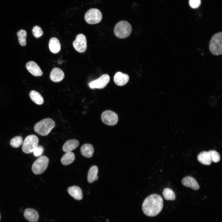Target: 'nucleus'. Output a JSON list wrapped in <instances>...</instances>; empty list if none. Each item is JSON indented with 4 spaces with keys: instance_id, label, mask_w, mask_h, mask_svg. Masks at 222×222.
Here are the masks:
<instances>
[{
    "instance_id": "obj_11",
    "label": "nucleus",
    "mask_w": 222,
    "mask_h": 222,
    "mask_svg": "<svg viewBox=\"0 0 222 222\" xmlns=\"http://www.w3.org/2000/svg\"><path fill=\"white\" fill-rule=\"evenodd\" d=\"M23 215L25 218L29 222H37L39 217L37 211L31 208L25 210Z\"/></svg>"
},
{
    "instance_id": "obj_13",
    "label": "nucleus",
    "mask_w": 222,
    "mask_h": 222,
    "mask_svg": "<svg viewBox=\"0 0 222 222\" xmlns=\"http://www.w3.org/2000/svg\"><path fill=\"white\" fill-rule=\"evenodd\" d=\"M113 79L114 82L117 85L122 86L128 82L129 77L127 74L119 72L115 74Z\"/></svg>"
},
{
    "instance_id": "obj_22",
    "label": "nucleus",
    "mask_w": 222,
    "mask_h": 222,
    "mask_svg": "<svg viewBox=\"0 0 222 222\" xmlns=\"http://www.w3.org/2000/svg\"><path fill=\"white\" fill-rule=\"evenodd\" d=\"M75 159V154L71 151L66 152L61 158V161L63 165H68L72 163Z\"/></svg>"
},
{
    "instance_id": "obj_31",
    "label": "nucleus",
    "mask_w": 222,
    "mask_h": 222,
    "mask_svg": "<svg viewBox=\"0 0 222 222\" xmlns=\"http://www.w3.org/2000/svg\"><path fill=\"white\" fill-rule=\"evenodd\" d=\"M0 218H1V216H0Z\"/></svg>"
},
{
    "instance_id": "obj_16",
    "label": "nucleus",
    "mask_w": 222,
    "mask_h": 222,
    "mask_svg": "<svg viewBox=\"0 0 222 222\" xmlns=\"http://www.w3.org/2000/svg\"><path fill=\"white\" fill-rule=\"evenodd\" d=\"M67 191L71 196L76 200H81L83 198L82 191L80 187L77 186L69 187Z\"/></svg>"
},
{
    "instance_id": "obj_18",
    "label": "nucleus",
    "mask_w": 222,
    "mask_h": 222,
    "mask_svg": "<svg viewBox=\"0 0 222 222\" xmlns=\"http://www.w3.org/2000/svg\"><path fill=\"white\" fill-rule=\"evenodd\" d=\"M49 47L51 52L54 54L58 53L61 49L60 41L57 38L55 37L51 38L50 39Z\"/></svg>"
},
{
    "instance_id": "obj_23",
    "label": "nucleus",
    "mask_w": 222,
    "mask_h": 222,
    "mask_svg": "<svg viewBox=\"0 0 222 222\" xmlns=\"http://www.w3.org/2000/svg\"><path fill=\"white\" fill-rule=\"evenodd\" d=\"M29 96L31 100L37 105H41L44 102L43 98L37 91L35 90L31 91L30 92Z\"/></svg>"
},
{
    "instance_id": "obj_8",
    "label": "nucleus",
    "mask_w": 222,
    "mask_h": 222,
    "mask_svg": "<svg viewBox=\"0 0 222 222\" xmlns=\"http://www.w3.org/2000/svg\"><path fill=\"white\" fill-rule=\"evenodd\" d=\"M101 119L104 124L109 125H114L118 121V117L117 113L109 110L105 111L102 113Z\"/></svg>"
},
{
    "instance_id": "obj_30",
    "label": "nucleus",
    "mask_w": 222,
    "mask_h": 222,
    "mask_svg": "<svg viewBox=\"0 0 222 222\" xmlns=\"http://www.w3.org/2000/svg\"><path fill=\"white\" fill-rule=\"evenodd\" d=\"M189 3L192 8H195L199 6L201 1L200 0H190Z\"/></svg>"
},
{
    "instance_id": "obj_26",
    "label": "nucleus",
    "mask_w": 222,
    "mask_h": 222,
    "mask_svg": "<svg viewBox=\"0 0 222 222\" xmlns=\"http://www.w3.org/2000/svg\"><path fill=\"white\" fill-rule=\"evenodd\" d=\"M23 138L21 136H18L11 139L10 144L11 146L17 148L19 147L23 143Z\"/></svg>"
},
{
    "instance_id": "obj_9",
    "label": "nucleus",
    "mask_w": 222,
    "mask_h": 222,
    "mask_svg": "<svg viewBox=\"0 0 222 222\" xmlns=\"http://www.w3.org/2000/svg\"><path fill=\"white\" fill-rule=\"evenodd\" d=\"M110 78L107 74L102 75L99 78L90 82L89 86L91 88L101 89L105 88L109 83Z\"/></svg>"
},
{
    "instance_id": "obj_6",
    "label": "nucleus",
    "mask_w": 222,
    "mask_h": 222,
    "mask_svg": "<svg viewBox=\"0 0 222 222\" xmlns=\"http://www.w3.org/2000/svg\"><path fill=\"white\" fill-rule=\"evenodd\" d=\"M48 158L45 156H41L33 163L32 170L36 175L43 173L46 169L49 163Z\"/></svg>"
},
{
    "instance_id": "obj_5",
    "label": "nucleus",
    "mask_w": 222,
    "mask_h": 222,
    "mask_svg": "<svg viewBox=\"0 0 222 222\" xmlns=\"http://www.w3.org/2000/svg\"><path fill=\"white\" fill-rule=\"evenodd\" d=\"M38 143L39 139L36 136L29 135L25 138L23 143L22 150L25 153H31L38 146Z\"/></svg>"
},
{
    "instance_id": "obj_25",
    "label": "nucleus",
    "mask_w": 222,
    "mask_h": 222,
    "mask_svg": "<svg viewBox=\"0 0 222 222\" xmlns=\"http://www.w3.org/2000/svg\"><path fill=\"white\" fill-rule=\"evenodd\" d=\"M164 199L167 200H174L176 198L175 194L171 189L166 188L164 189L162 192Z\"/></svg>"
},
{
    "instance_id": "obj_17",
    "label": "nucleus",
    "mask_w": 222,
    "mask_h": 222,
    "mask_svg": "<svg viewBox=\"0 0 222 222\" xmlns=\"http://www.w3.org/2000/svg\"><path fill=\"white\" fill-rule=\"evenodd\" d=\"M79 141L76 139H71L66 141L64 144L62 149L65 152H71L79 146Z\"/></svg>"
},
{
    "instance_id": "obj_15",
    "label": "nucleus",
    "mask_w": 222,
    "mask_h": 222,
    "mask_svg": "<svg viewBox=\"0 0 222 222\" xmlns=\"http://www.w3.org/2000/svg\"><path fill=\"white\" fill-rule=\"evenodd\" d=\"M182 183L184 186L197 190L199 189V184L193 177L187 176L184 178L182 180Z\"/></svg>"
},
{
    "instance_id": "obj_7",
    "label": "nucleus",
    "mask_w": 222,
    "mask_h": 222,
    "mask_svg": "<svg viewBox=\"0 0 222 222\" xmlns=\"http://www.w3.org/2000/svg\"><path fill=\"white\" fill-rule=\"evenodd\" d=\"M102 14L101 11L96 8H91L88 10L84 15L86 22L90 24L98 23L102 19Z\"/></svg>"
},
{
    "instance_id": "obj_21",
    "label": "nucleus",
    "mask_w": 222,
    "mask_h": 222,
    "mask_svg": "<svg viewBox=\"0 0 222 222\" xmlns=\"http://www.w3.org/2000/svg\"><path fill=\"white\" fill-rule=\"evenodd\" d=\"M98 168L97 166H93L90 168L87 177L88 181L89 183H92L98 179Z\"/></svg>"
},
{
    "instance_id": "obj_19",
    "label": "nucleus",
    "mask_w": 222,
    "mask_h": 222,
    "mask_svg": "<svg viewBox=\"0 0 222 222\" xmlns=\"http://www.w3.org/2000/svg\"><path fill=\"white\" fill-rule=\"evenodd\" d=\"M82 155L86 158L92 157L94 152V149L93 146L90 144H85L83 145L80 149Z\"/></svg>"
},
{
    "instance_id": "obj_14",
    "label": "nucleus",
    "mask_w": 222,
    "mask_h": 222,
    "mask_svg": "<svg viewBox=\"0 0 222 222\" xmlns=\"http://www.w3.org/2000/svg\"><path fill=\"white\" fill-rule=\"evenodd\" d=\"M64 77V73L62 70L60 68L56 67L52 69L50 76L51 80L56 82L61 81Z\"/></svg>"
},
{
    "instance_id": "obj_28",
    "label": "nucleus",
    "mask_w": 222,
    "mask_h": 222,
    "mask_svg": "<svg viewBox=\"0 0 222 222\" xmlns=\"http://www.w3.org/2000/svg\"><path fill=\"white\" fill-rule=\"evenodd\" d=\"M32 32L33 35L37 38L40 37L43 33L41 27L38 26H35L33 27Z\"/></svg>"
},
{
    "instance_id": "obj_20",
    "label": "nucleus",
    "mask_w": 222,
    "mask_h": 222,
    "mask_svg": "<svg viewBox=\"0 0 222 222\" xmlns=\"http://www.w3.org/2000/svg\"><path fill=\"white\" fill-rule=\"evenodd\" d=\"M198 161L203 164L210 165L212 163L209 154L208 152L202 151L197 156Z\"/></svg>"
},
{
    "instance_id": "obj_2",
    "label": "nucleus",
    "mask_w": 222,
    "mask_h": 222,
    "mask_svg": "<svg viewBox=\"0 0 222 222\" xmlns=\"http://www.w3.org/2000/svg\"><path fill=\"white\" fill-rule=\"evenodd\" d=\"M55 125L54 121L50 118H46L36 123L34 126L35 131L42 136L47 135Z\"/></svg>"
},
{
    "instance_id": "obj_3",
    "label": "nucleus",
    "mask_w": 222,
    "mask_h": 222,
    "mask_svg": "<svg viewBox=\"0 0 222 222\" xmlns=\"http://www.w3.org/2000/svg\"><path fill=\"white\" fill-rule=\"evenodd\" d=\"M132 30V27L130 23L125 21H121L116 24L114 28V32L117 37L123 39L127 37L130 35Z\"/></svg>"
},
{
    "instance_id": "obj_29",
    "label": "nucleus",
    "mask_w": 222,
    "mask_h": 222,
    "mask_svg": "<svg viewBox=\"0 0 222 222\" xmlns=\"http://www.w3.org/2000/svg\"><path fill=\"white\" fill-rule=\"evenodd\" d=\"M44 151V149L41 146H38L34 150L33 153L34 155L36 157L41 156Z\"/></svg>"
},
{
    "instance_id": "obj_10",
    "label": "nucleus",
    "mask_w": 222,
    "mask_h": 222,
    "mask_svg": "<svg viewBox=\"0 0 222 222\" xmlns=\"http://www.w3.org/2000/svg\"><path fill=\"white\" fill-rule=\"evenodd\" d=\"M73 46L78 52H84L87 48V41L85 36L82 34L78 35L73 43Z\"/></svg>"
},
{
    "instance_id": "obj_1",
    "label": "nucleus",
    "mask_w": 222,
    "mask_h": 222,
    "mask_svg": "<svg viewBox=\"0 0 222 222\" xmlns=\"http://www.w3.org/2000/svg\"><path fill=\"white\" fill-rule=\"evenodd\" d=\"M163 206V200L162 197L157 194H153L145 199L142 204V210L146 216L154 217L161 212Z\"/></svg>"
},
{
    "instance_id": "obj_27",
    "label": "nucleus",
    "mask_w": 222,
    "mask_h": 222,
    "mask_svg": "<svg viewBox=\"0 0 222 222\" xmlns=\"http://www.w3.org/2000/svg\"><path fill=\"white\" fill-rule=\"evenodd\" d=\"M208 152L212 161L216 163L220 161V155L217 151L215 150H210Z\"/></svg>"
},
{
    "instance_id": "obj_4",
    "label": "nucleus",
    "mask_w": 222,
    "mask_h": 222,
    "mask_svg": "<svg viewBox=\"0 0 222 222\" xmlns=\"http://www.w3.org/2000/svg\"><path fill=\"white\" fill-rule=\"evenodd\" d=\"M222 32L215 34L209 42V47L210 51L213 55L219 56L222 54Z\"/></svg>"
},
{
    "instance_id": "obj_12",
    "label": "nucleus",
    "mask_w": 222,
    "mask_h": 222,
    "mask_svg": "<svg viewBox=\"0 0 222 222\" xmlns=\"http://www.w3.org/2000/svg\"><path fill=\"white\" fill-rule=\"evenodd\" d=\"M26 67L27 70L35 76H40L43 74V72L35 62L29 61L27 63Z\"/></svg>"
},
{
    "instance_id": "obj_24",
    "label": "nucleus",
    "mask_w": 222,
    "mask_h": 222,
    "mask_svg": "<svg viewBox=\"0 0 222 222\" xmlns=\"http://www.w3.org/2000/svg\"><path fill=\"white\" fill-rule=\"evenodd\" d=\"M17 34L19 44L22 46H25L26 44V31L24 30L21 29L17 32Z\"/></svg>"
}]
</instances>
